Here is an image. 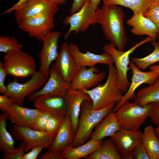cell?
I'll use <instances>...</instances> for the list:
<instances>
[{
  "label": "cell",
  "instance_id": "cell-51",
  "mask_svg": "<svg viewBox=\"0 0 159 159\" xmlns=\"http://www.w3.org/2000/svg\"><path fill=\"white\" fill-rule=\"evenodd\" d=\"M1 0H0V1H1Z\"/></svg>",
  "mask_w": 159,
  "mask_h": 159
},
{
  "label": "cell",
  "instance_id": "cell-28",
  "mask_svg": "<svg viewBox=\"0 0 159 159\" xmlns=\"http://www.w3.org/2000/svg\"><path fill=\"white\" fill-rule=\"evenodd\" d=\"M159 102V77L152 84L140 90L134 100L139 105H144Z\"/></svg>",
  "mask_w": 159,
  "mask_h": 159
},
{
  "label": "cell",
  "instance_id": "cell-50",
  "mask_svg": "<svg viewBox=\"0 0 159 159\" xmlns=\"http://www.w3.org/2000/svg\"><path fill=\"white\" fill-rule=\"evenodd\" d=\"M157 38L158 39V42H157L158 44L159 45V32L158 33L157 37Z\"/></svg>",
  "mask_w": 159,
  "mask_h": 159
},
{
  "label": "cell",
  "instance_id": "cell-30",
  "mask_svg": "<svg viewBox=\"0 0 159 159\" xmlns=\"http://www.w3.org/2000/svg\"><path fill=\"white\" fill-rule=\"evenodd\" d=\"M8 119L4 112L0 116V149L1 152L4 153L15 147L14 139L6 129Z\"/></svg>",
  "mask_w": 159,
  "mask_h": 159
},
{
  "label": "cell",
  "instance_id": "cell-38",
  "mask_svg": "<svg viewBox=\"0 0 159 159\" xmlns=\"http://www.w3.org/2000/svg\"><path fill=\"white\" fill-rule=\"evenodd\" d=\"M148 117L155 125H159V102L153 103Z\"/></svg>",
  "mask_w": 159,
  "mask_h": 159
},
{
  "label": "cell",
  "instance_id": "cell-20",
  "mask_svg": "<svg viewBox=\"0 0 159 159\" xmlns=\"http://www.w3.org/2000/svg\"><path fill=\"white\" fill-rule=\"evenodd\" d=\"M70 51L78 65L80 67H92L98 63L108 65L113 64L114 62L111 55L104 52L97 54L87 51L86 53L81 52L78 46L75 44L69 45Z\"/></svg>",
  "mask_w": 159,
  "mask_h": 159
},
{
  "label": "cell",
  "instance_id": "cell-17",
  "mask_svg": "<svg viewBox=\"0 0 159 159\" xmlns=\"http://www.w3.org/2000/svg\"><path fill=\"white\" fill-rule=\"evenodd\" d=\"M55 64L63 78L69 83L72 81L81 68L72 54L69 45L66 42L62 44Z\"/></svg>",
  "mask_w": 159,
  "mask_h": 159
},
{
  "label": "cell",
  "instance_id": "cell-4",
  "mask_svg": "<svg viewBox=\"0 0 159 159\" xmlns=\"http://www.w3.org/2000/svg\"><path fill=\"white\" fill-rule=\"evenodd\" d=\"M154 41L155 40L153 38L148 36L125 52L118 50L110 42L103 47L104 52L110 54L113 59L117 72V85L123 93L127 91L130 84L127 77L128 72L131 69L130 67L128 66L130 62V55L140 46L148 42Z\"/></svg>",
  "mask_w": 159,
  "mask_h": 159
},
{
  "label": "cell",
  "instance_id": "cell-47",
  "mask_svg": "<svg viewBox=\"0 0 159 159\" xmlns=\"http://www.w3.org/2000/svg\"><path fill=\"white\" fill-rule=\"evenodd\" d=\"M59 5H62L65 3L66 0H55Z\"/></svg>",
  "mask_w": 159,
  "mask_h": 159
},
{
  "label": "cell",
  "instance_id": "cell-1",
  "mask_svg": "<svg viewBox=\"0 0 159 159\" xmlns=\"http://www.w3.org/2000/svg\"><path fill=\"white\" fill-rule=\"evenodd\" d=\"M118 6H103L97 9L95 22L101 26L105 37L110 43L118 50L123 51L127 40L123 23L125 15Z\"/></svg>",
  "mask_w": 159,
  "mask_h": 159
},
{
  "label": "cell",
  "instance_id": "cell-34",
  "mask_svg": "<svg viewBox=\"0 0 159 159\" xmlns=\"http://www.w3.org/2000/svg\"><path fill=\"white\" fill-rule=\"evenodd\" d=\"M25 152V145L21 141L19 146L6 151L4 155L2 157L4 159H22Z\"/></svg>",
  "mask_w": 159,
  "mask_h": 159
},
{
  "label": "cell",
  "instance_id": "cell-42",
  "mask_svg": "<svg viewBox=\"0 0 159 159\" xmlns=\"http://www.w3.org/2000/svg\"><path fill=\"white\" fill-rule=\"evenodd\" d=\"M40 159H64L63 153L62 152H45L39 157Z\"/></svg>",
  "mask_w": 159,
  "mask_h": 159
},
{
  "label": "cell",
  "instance_id": "cell-25",
  "mask_svg": "<svg viewBox=\"0 0 159 159\" xmlns=\"http://www.w3.org/2000/svg\"><path fill=\"white\" fill-rule=\"evenodd\" d=\"M102 140L91 139L85 143L74 147L71 145L63 151L64 159L85 158L100 146Z\"/></svg>",
  "mask_w": 159,
  "mask_h": 159
},
{
  "label": "cell",
  "instance_id": "cell-10",
  "mask_svg": "<svg viewBox=\"0 0 159 159\" xmlns=\"http://www.w3.org/2000/svg\"><path fill=\"white\" fill-rule=\"evenodd\" d=\"M59 5L55 0H30L15 11V17L19 24L38 15L54 16L58 11Z\"/></svg>",
  "mask_w": 159,
  "mask_h": 159
},
{
  "label": "cell",
  "instance_id": "cell-15",
  "mask_svg": "<svg viewBox=\"0 0 159 159\" xmlns=\"http://www.w3.org/2000/svg\"><path fill=\"white\" fill-rule=\"evenodd\" d=\"M129 65L132 72L131 82L127 91L123 95L121 100L115 105L113 112H116L118 108L125 101L130 100H134L136 96L135 93L136 90L141 85L148 83H153L159 77V72H143L140 70L131 61Z\"/></svg>",
  "mask_w": 159,
  "mask_h": 159
},
{
  "label": "cell",
  "instance_id": "cell-6",
  "mask_svg": "<svg viewBox=\"0 0 159 159\" xmlns=\"http://www.w3.org/2000/svg\"><path fill=\"white\" fill-rule=\"evenodd\" d=\"M3 64L7 74L15 77L25 78L36 72L33 58L21 49H15L6 54Z\"/></svg>",
  "mask_w": 159,
  "mask_h": 159
},
{
  "label": "cell",
  "instance_id": "cell-14",
  "mask_svg": "<svg viewBox=\"0 0 159 159\" xmlns=\"http://www.w3.org/2000/svg\"><path fill=\"white\" fill-rule=\"evenodd\" d=\"M61 35V33L59 31L51 32L42 41L43 47L38 54L40 63L39 70L48 78L52 64L56 60L59 54L58 42Z\"/></svg>",
  "mask_w": 159,
  "mask_h": 159
},
{
  "label": "cell",
  "instance_id": "cell-23",
  "mask_svg": "<svg viewBox=\"0 0 159 159\" xmlns=\"http://www.w3.org/2000/svg\"><path fill=\"white\" fill-rule=\"evenodd\" d=\"M127 24L132 27L130 32L136 35H146L157 39L159 29L150 20L145 17L143 13L134 14L127 21Z\"/></svg>",
  "mask_w": 159,
  "mask_h": 159
},
{
  "label": "cell",
  "instance_id": "cell-39",
  "mask_svg": "<svg viewBox=\"0 0 159 159\" xmlns=\"http://www.w3.org/2000/svg\"><path fill=\"white\" fill-rule=\"evenodd\" d=\"M8 74L6 72L2 61H0V92L4 94L7 90V87L4 84V81L6 75Z\"/></svg>",
  "mask_w": 159,
  "mask_h": 159
},
{
  "label": "cell",
  "instance_id": "cell-49",
  "mask_svg": "<svg viewBox=\"0 0 159 159\" xmlns=\"http://www.w3.org/2000/svg\"><path fill=\"white\" fill-rule=\"evenodd\" d=\"M153 4H159V0H153Z\"/></svg>",
  "mask_w": 159,
  "mask_h": 159
},
{
  "label": "cell",
  "instance_id": "cell-33",
  "mask_svg": "<svg viewBox=\"0 0 159 159\" xmlns=\"http://www.w3.org/2000/svg\"><path fill=\"white\" fill-rule=\"evenodd\" d=\"M65 116L50 115L47 120L45 131L57 133L62 125Z\"/></svg>",
  "mask_w": 159,
  "mask_h": 159
},
{
  "label": "cell",
  "instance_id": "cell-3",
  "mask_svg": "<svg viewBox=\"0 0 159 159\" xmlns=\"http://www.w3.org/2000/svg\"><path fill=\"white\" fill-rule=\"evenodd\" d=\"M108 74L105 83L100 84L91 90L83 91L90 97L93 108L95 110L103 109L111 104L118 103L123 95L117 85V76L116 68L113 64L108 65Z\"/></svg>",
  "mask_w": 159,
  "mask_h": 159
},
{
  "label": "cell",
  "instance_id": "cell-9",
  "mask_svg": "<svg viewBox=\"0 0 159 159\" xmlns=\"http://www.w3.org/2000/svg\"><path fill=\"white\" fill-rule=\"evenodd\" d=\"M96 11L91 7L90 0H87L83 6L77 11L66 16L63 21L65 25H69V29L64 35L67 39L72 32L77 34L86 31L91 25L95 24Z\"/></svg>",
  "mask_w": 159,
  "mask_h": 159
},
{
  "label": "cell",
  "instance_id": "cell-32",
  "mask_svg": "<svg viewBox=\"0 0 159 159\" xmlns=\"http://www.w3.org/2000/svg\"><path fill=\"white\" fill-rule=\"evenodd\" d=\"M23 45L19 43L17 39L14 36H0V52L7 54L14 50L21 49Z\"/></svg>",
  "mask_w": 159,
  "mask_h": 159
},
{
  "label": "cell",
  "instance_id": "cell-21",
  "mask_svg": "<svg viewBox=\"0 0 159 159\" xmlns=\"http://www.w3.org/2000/svg\"><path fill=\"white\" fill-rule=\"evenodd\" d=\"M34 105L39 111L53 115L65 116L67 114L64 97L43 95L34 101Z\"/></svg>",
  "mask_w": 159,
  "mask_h": 159
},
{
  "label": "cell",
  "instance_id": "cell-2",
  "mask_svg": "<svg viewBox=\"0 0 159 159\" xmlns=\"http://www.w3.org/2000/svg\"><path fill=\"white\" fill-rule=\"evenodd\" d=\"M115 104L113 103L103 109L95 110L91 100H84L81 106L77 130L71 144L72 146L84 143L90 137L93 128L113 111Z\"/></svg>",
  "mask_w": 159,
  "mask_h": 159
},
{
  "label": "cell",
  "instance_id": "cell-13",
  "mask_svg": "<svg viewBox=\"0 0 159 159\" xmlns=\"http://www.w3.org/2000/svg\"><path fill=\"white\" fill-rule=\"evenodd\" d=\"M143 132L121 128L110 137L122 159H133L132 152L141 142Z\"/></svg>",
  "mask_w": 159,
  "mask_h": 159
},
{
  "label": "cell",
  "instance_id": "cell-11",
  "mask_svg": "<svg viewBox=\"0 0 159 159\" xmlns=\"http://www.w3.org/2000/svg\"><path fill=\"white\" fill-rule=\"evenodd\" d=\"M49 76L43 88L27 97L29 102L34 101L38 96L43 95L59 96L64 97L67 92L71 88L70 83L65 80L57 69L55 63L50 67Z\"/></svg>",
  "mask_w": 159,
  "mask_h": 159
},
{
  "label": "cell",
  "instance_id": "cell-35",
  "mask_svg": "<svg viewBox=\"0 0 159 159\" xmlns=\"http://www.w3.org/2000/svg\"><path fill=\"white\" fill-rule=\"evenodd\" d=\"M143 14L145 17L152 21L159 29V4H153Z\"/></svg>",
  "mask_w": 159,
  "mask_h": 159
},
{
  "label": "cell",
  "instance_id": "cell-12",
  "mask_svg": "<svg viewBox=\"0 0 159 159\" xmlns=\"http://www.w3.org/2000/svg\"><path fill=\"white\" fill-rule=\"evenodd\" d=\"M55 26L54 16L38 15L19 24L18 28L39 41L51 32Z\"/></svg>",
  "mask_w": 159,
  "mask_h": 159
},
{
  "label": "cell",
  "instance_id": "cell-40",
  "mask_svg": "<svg viewBox=\"0 0 159 159\" xmlns=\"http://www.w3.org/2000/svg\"><path fill=\"white\" fill-rule=\"evenodd\" d=\"M13 100L6 95H0V109L3 112L7 109L12 103Z\"/></svg>",
  "mask_w": 159,
  "mask_h": 159
},
{
  "label": "cell",
  "instance_id": "cell-18",
  "mask_svg": "<svg viewBox=\"0 0 159 159\" xmlns=\"http://www.w3.org/2000/svg\"><path fill=\"white\" fill-rule=\"evenodd\" d=\"M64 98L67 113L70 117L72 130L75 135L82 103L85 100H91L88 95L83 91L71 88L67 92Z\"/></svg>",
  "mask_w": 159,
  "mask_h": 159
},
{
  "label": "cell",
  "instance_id": "cell-19",
  "mask_svg": "<svg viewBox=\"0 0 159 159\" xmlns=\"http://www.w3.org/2000/svg\"><path fill=\"white\" fill-rule=\"evenodd\" d=\"M106 75L105 71L99 73L95 66L89 69L81 67L70 83L71 88L80 90H88L99 84Z\"/></svg>",
  "mask_w": 159,
  "mask_h": 159
},
{
  "label": "cell",
  "instance_id": "cell-43",
  "mask_svg": "<svg viewBox=\"0 0 159 159\" xmlns=\"http://www.w3.org/2000/svg\"><path fill=\"white\" fill-rule=\"evenodd\" d=\"M44 148L43 146H39L32 148L29 153H24L22 159H36L38 156Z\"/></svg>",
  "mask_w": 159,
  "mask_h": 159
},
{
  "label": "cell",
  "instance_id": "cell-31",
  "mask_svg": "<svg viewBox=\"0 0 159 159\" xmlns=\"http://www.w3.org/2000/svg\"><path fill=\"white\" fill-rule=\"evenodd\" d=\"M154 47L153 52L146 57L141 58L132 57L131 61L140 69L145 70L152 64L159 62V45L157 42H151Z\"/></svg>",
  "mask_w": 159,
  "mask_h": 159
},
{
  "label": "cell",
  "instance_id": "cell-22",
  "mask_svg": "<svg viewBox=\"0 0 159 159\" xmlns=\"http://www.w3.org/2000/svg\"><path fill=\"white\" fill-rule=\"evenodd\" d=\"M75 135L72 130L70 117L67 113L55 139L47 151L62 152L67 147L72 144Z\"/></svg>",
  "mask_w": 159,
  "mask_h": 159
},
{
  "label": "cell",
  "instance_id": "cell-24",
  "mask_svg": "<svg viewBox=\"0 0 159 159\" xmlns=\"http://www.w3.org/2000/svg\"><path fill=\"white\" fill-rule=\"evenodd\" d=\"M122 127L117 120L115 112H112L95 127L91 136V139L102 140L111 136Z\"/></svg>",
  "mask_w": 159,
  "mask_h": 159
},
{
  "label": "cell",
  "instance_id": "cell-36",
  "mask_svg": "<svg viewBox=\"0 0 159 159\" xmlns=\"http://www.w3.org/2000/svg\"><path fill=\"white\" fill-rule=\"evenodd\" d=\"M50 115L47 113L41 112L35 120L34 130L45 131L47 120Z\"/></svg>",
  "mask_w": 159,
  "mask_h": 159
},
{
  "label": "cell",
  "instance_id": "cell-16",
  "mask_svg": "<svg viewBox=\"0 0 159 159\" xmlns=\"http://www.w3.org/2000/svg\"><path fill=\"white\" fill-rule=\"evenodd\" d=\"M4 112L14 125L32 129L35 120L41 113L36 108L24 107L14 102Z\"/></svg>",
  "mask_w": 159,
  "mask_h": 159
},
{
  "label": "cell",
  "instance_id": "cell-26",
  "mask_svg": "<svg viewBox=\"0 0 159 159\" xmlns=\"http://www.w3.org/2000/svg\"><path fill=\"white\" fill-rule=\"evenodd\" d=\"M141 142L150 159H159V139L152 125L148 126L145 129Z\"/></svg>",
  "mask_w": 159,
  "mask_h": 159
},
{
  "label": "cell",
  "instance_id": "cell-7",
  "mask_svg": "<svg viewBox=\"0 0 159 159\" xmlns=\"http://www.w3.org/2000/svg\"><path fill=\"white\" fill-rule=\"evenodd\" d=\"M32 76L29 80L23 83L16 80L9 82L5 94L12 98L15 103L23 106L25 99L43 86L48 79L39 70Z\"/></svg>",
  "mask_w": 159,
  "mask_h": 159
},
{
  "label": "cell",
  "instance_id": "cell-46",
  "mask_svg": "<svg viewBox=\"0 0 159 159\" xmlns=\"http://www.w3.org/2000/svg\"><path fill=\"white\" fill-rule=\"evenodd\" d=\"M149 68L151 71L159 72V64L151 65Z\"/></svg>",
  "mask_w": 159,
  "mask_h": 159
},
{
  "label": "cell",
  "instance_id": "cell-29",
  "mask_svg": "<svg viewBox=\"0 0 159 159\" xmlns=\"http://www.w3.org/2000/svg\"><path fill=\"white\" fill-rule=\"evenodd\" d=\"M153 4V0H103V6L115 5L131 9L134 14L144 13Z\"/></svg>",
  "mask_w": 159,
  "mask_h": 159
},
{
  "label": "cell",
  "instance_id": "cell-8",
  "mask_svg": "<svg viewBox=\"0 0 159 159\" xmlns=\"http://www.w3.org/2000/svg\"><path fill=\"white\" fill-rule=\"evenodd\" d=\"M13 137L16 140H22L25 144V152L32 148L43 146L48 149L55 139L57 133L37 130L14 125L12 130Z\"/></svg>",
  "mask_w": 159,
  "mask_h": 159
},
{
  "label": "cell",
  "instance_id": "cell-44",
  "mask_svg": "<svg viewBox=\"0 0 159 159\" xmlns=\"http://www.w3.org/2000/svg\"><path fill=\"white\" fill-rule=\"evenodd\" d=\"M87 0H73L70 13L73 14L79 11L84 5Z\"/></svg>",
  "mask_w": 159,
  "mask_h": 159
},
{
  "label": "cell",
  "instance_id": "cell-27",
  "mask_svg": "<svg viewBox=\"0 0 159 159\" xmlns=\"http://www.w3.org/2000/svg\"><path fill=\"white\" fill-rule=\"evenodd\" d=\"M85 159H122V158L110 137L103 141L100 147Z\"/></svg>",
  "mask_w": 159,
  "mask_h": 159
},
{
  "label": "cell",
  "instance_id": "cell-37",
  "mask_svg": "<svg viewBox=\"0 0 159 159\" xmlns=\"http://www.w3.org/2000/svg\"><path fill=\"white\" fill-rule=\"evenodd\" d=\"M133 159H150L146 149L142 142L138 143L132 152Z\"/></svg>",
  "mask_w": 159,
  "mask_h": 159
},
{
  "label": "cell",
  "instance_id": "cell-48",
  "mask_svg": "<svg viewBox=\"0 0 159 159\" xmlns=\"http://www.w3.org/2000/svg\"><path fill=\"white\" fill-rule=\"evenodd\" d=\"M155 132L159 139V125L157 126V127L155 129Z\"/></svg>",
  "mask_w": 159,
  "mask_h": 159
},
{
  "label": "cell",
  "instance_id": "cell-45",
  "mask_svg": "<svg viewBox=\"0 0 159 159\" xmlns=\"http://www.w3.org/2000/svg\"><path fill=\"white\" fill-rule=\"evenodd\" d=\"M101 0H90V4L92 8L95 11L98 8V6Z\"/></svg>",
  "mask_w": 159,
  "mask_h": 159
},
{
  "label": "cell",
  "instance_id": "cell-5",
  "mask_svg": "<svg viewBox=\"0 0 159 159\" xmlns=\"http://www.w3.org/2000/svg\"><path fill=\"white\" fill-rule=\"evenodd\" d=\"M153 103L141 105L127 100L115 112L122 128L139 130L149 115Z\"/></svg>",
  "mask_w": 159,
  "mask_h": 159
},
{
  "label": "cell",
  "instance_id": "cell-41",
  "mask_svg": "<svg viewBox=\"0 0 159 159\" xmlns=\"http://www.w3.org/2000/svg\"><path fill=\"white\" fill-rule=\"evenodd\" d=\"M30 0H19L11 7L6 10L2 13L1 15L9 14L13 11L20 10L24 5Z\"/></svg>",
  "mask_w": 159,
  "mask_h": 159
}]
</instances>
